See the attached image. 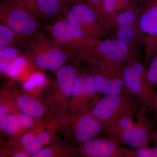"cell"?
Instances as JSON below:
<instances>
[{
	"label": "cell",
	"instance_id": "38",
	"mask_svg": "<svg viewBox=\"0 0 157 157\" xmlns=\"http://www.w3.org/2000/svg\"><path fill=\"white\" fill-rule=\"evenodd\" d=\"M155 141L156 144V147H157V137Z\"/></svg>",
	"mask_w": 157,
	"mask_h": 157
},
{
	"label": "cell",
	"instance_id": "22",
	"mask_svg": "<svg viewBox=\"0 0 157 157\" xmlns=\"http://www.w3.org/2000/svg\"><path fill=\"white\" fill-rule=\"evenodd\" d=\"M26 62L25 58L23 56H18L12 60L7 67V75L11 77H17L25 67Z\"/></svg>",
	"mask_w": 157,
	"mask_h": 157
},
{
	"label": "cell",
	"instance_id": "14",
	"mask_svg": "<svg viewBox=\"0 0 157 157\" xmlns=\"http://www.w3.org/2000/svg\"><path fill=\"white\" fill-rule=\"evenodd\" d=\"M77 71L71 65H65L59 68L56 74V81L62 96L68 97L73 92V86L77 76Z\"/></svg>",
	"mask_w": 157,
	"mask_h": 157
},
{
	"label": "cell",
	"instance_id": "28",
	"mask_svg": "<svg viewBox=\"0 0 157 157\" xmlns=\"http://www.w3.org/2000/svg\"><path fill=\"white\" fill-rule=\"evenodd\" d=\"M20 127L17 116L11 115L8 117L7 121L6 131L9 135H13L17 132Z\"/></svg>",
	"mask_w": 157,
	"mask_h": 157
},
{
	"label": "cell",
	"instance_id": "11",
	"mask_svg": "<svg viewBox=\"0 0 157 157\" xmlns=\"http://www.w3.org/2000/svg\"><path fill=\"white\" fill-rule=\"evenodd\" d=\"M78 152L86 157H131V150L124 148L111 137L91 139L81 144Z\"/></svg>",
	"mask_w": 157,
	"mask_h": 157
},
{
	"label": "cell",
	"instance_id": "12",
	"mask_svg": "<svg viewBox=\"0 0 157 157\" xmlns=\"http://www.w3.org/2000/svg\"><path fill=\"white\" fill-rule=\"evenodd\" d=\"M73 130L74 139L81 144L104 134V126L90 112H78L74 116Z\"/></svg>",
	"mask_w": 157,
	"mask_h": 157
},
{
	"label": "cell",
	"instance_id": "1",
	"mask_svg": "<svg viewBox=\"0 0 157 157\" xmlns=\"http://www.w3.org/2000/svg\"><path fill=\"white\" fill-rule=\"evenodd\" d=\"M143 108L137 113V121H133L136 115L123 116L113 121L108 128V135L121 144L134 148L149 146L155 141L157 130L155 123L146 115L141 114Z\"/></svg>",
	"mask_w": 157,
	"mask_h": 157
},
{
	"label": "cell",
	"instance_id": "15",
	"mask_svg": "<svg viewBox=\"0 0 157 157\" xmlns=\"http://www.w3.org/2000/svg\"><path fill=\"white\" fill-rule=\"evenodd\" d=\"M16 104L21 112L32 117H41L45 111V108L41 103L26 94L18 97Z\"/></svg>",
	"mask_w": 157,
	"mask_h": 157
},
{
	"label": "cell",
	"instance_id": "4",
	"mask_svg": "<svg viewBox=\"0 0 157 157\" xmlns=\"http://www.w3.org/2000/svg\"><path fill=\"white\" fill-rule=\"evenodd\" d=\"M78 53L82 60L89 63L101 62L121 66L137 58V52L116 38L98 39L87 52Z\"/></svg>",
	"mask_w": 157,
	"mask_h": 157
},
{
	"label": "cell",
	"instance_id": "30",
	"mask_svg": "<svg viewBox=\"0 0 157 157\" xmlns=\"http://www.w3.org/2000/svg\"><path fill=\"white\" fill-rule=\"evenodd\" d=\"M20 126L25 128H29L34 124V121L32 117L23 114L17 116Z\"/></svg>",
	"mask_w": 157,
	"mask_h": 157
},
{
	"label": "cell",
	"instance_id": "21",
	"mask_svg": "<svg viewBox=\"0 0 157 157\" xmlns=\"http://www.w3.org/2000/svg\"><path fill=\"white\" fill-rule=\"evenodd\" d=\"M84 1L86 4L94 11L100 23L110 32V30L104 11V0H84Z\"/></svg>",
	"mask_w": 157,
	"mask_h": 157
},
{
	"label": "cell",
	"instance_id": "16",
	"mask_svg": "<svg viewBox=\"0 0 157 157\" xmlns=\"http://www.w3.org/2000/svg\"><path fill=\"white\" fill-rule=\"evenodd\" d=\"M37 4L40 16L46 18L64 14L69 7L66 6L62 0H37Z\"/></svg>",
	"mask_w": 157,
	"mask_h": 157
},
{
	"label": "cell",
	"instance_id": "18",
	"mask_svg": "<svg viewBox=\"0 0 157 157\" xmlns=\"http://www.w3.org/2000/svg\"><path fill=\"white\" fill-rule=\"evenodd\" d=\"M141 8L134 3L121 11L116 17L115 25H139Z\"/></svg>",
	"mask_w": 157,
	"mask_h": 157
},
{
	"label": "cell",
	"instance_id": "24",
	"mask_svg": "<svg viewBox=\"0 0 157 157\" xmlns=\"http://www.w3.org/2000/svg\"><path fill=\"white\" fill-rule=\"evenodd\" d=\"M16 4L28 11L36 18L40 16L38 10L37 0H16Z\"/></svg>",
	"mask_w": 157,
	"mask_h": 157
},
{
	"label": "cell",
	"instance_id": "19",
	"mask_svg": "<svg viewBox=\"0 0 157 157\" xmlns=\"http://www.w3.org/2000/svg\"><path fill=\"white\" fill-rule=\"evenodd\" d=\"M26 40L20 36L11 29L1 23L0 24V50L22 43L24 41Z\"/></svg>",
	"mask_w": 157,
	"mask_h": 157
},
{
	"label": "cell",
	"instance_id": "32",
	"mask_svg": "<svg viewBox=\"0 0 157 157\" xmlns=\"http://www.w3.org/2000/svg\"><path fill=\"white\" fill-rule=\"evenodd\" d=\"M36 138L38 141L43 145L49 142L50 137L47 132H42L37 135Z\"/></svg>",
	"mask_w": 157,
	"mask_h": 157
},
{
	"label": "cell",
	"instance_id": "23",
	"mask_svg": "<svg viewBox=\"0 0 157 157\" xmlns=\"http://www.w3.org/2000/svg\"><path fill=\"white\" fill-rule=\"evenodd\" d=\"M147 78L153 89L157 86V50L152 57L147 71Z\"/></svg>",
	"mask_w": 157,
	"mask_h": 157
},
{
	"label": "cell",
	"instance_id": "3",
	"mask_svg": "<svg viewBox=\"0 0 157 157\" xmlns=\"http://www.w3.org/2000/svg\"><path fill=\"white\" fill-rule=\"evenodd\" d=\"M146 107L141 102L128 94L104 96L97 102L91 113L104 127L118 117L136 115Z\"/></svg>",
	"mask_w": 157,
	"mask_h": 157
},
{
	"label": "cell",
	"instance_id": "5",
	"mask_svg": "<svg viewBox=\"0 0 157 157\" xmlns=\"http://www.w3.org/2000/svg\"><path fill=\"white\" fill-rule=\"evenodd\" d=\"M49 32L56 45L76 52H87L98 40L89 37L81 29L65 19L54 24Z\"/></svg>",
	"mask_w": 157,
	"mask_h": 157
},
{
	"label": "cell",
	"instance_id": "17",
	"mask_svg": "<svg viewBox=\"0 0 157 157\" xmlns=\"http://www.w3.org/2000/svg\"><path fill=\"white\" fill-rule=\"evenodd\" d=\"M138 0H104V9L110 31L115 26V20L119 12Z\"/></svg>",
	"mask_w": 157,
	"mask_h": 157
},
{
	"label": "cell",
	"instance_id": "13",
	"mask_svg": "<svg viewBox=\"0 0 157 157\" xmlns=\"http://www.w3.org/2000/svg\"><path fill=\"white\" fill-rule=\"evenodd\" d=\"M116 39L137 52L139 46H143L144 40L139 25H121L117 27Z\"/></svg>",
	"mask_w": 157,
	"mask_h": 157
},
{
	"label": "cell",
	"instance_id": "29",
	"mask_svg": "<svg viewBox=\"0 0 157 157\" xmlns=\"http://www.w3.org/2000/svg\"><path fill=\"white\" fill-rule=\"evenodd\" d=\"M9 109L6 105L1 104L0 107V128L1 130L6 131Z\"/></svg>",
	"mask_w": 157,
	"mask_h": 157
},
{
	"label": "cell",
	"instance_id": "2",
	"mask_svg": "<svg viewBox=\"0 0 157 157\" xmlns=\"http://www.w3.org/2000/svg\"><path fill=\"white\" fill-rule=\"evenodd\" d=\"M123 79L129 94L140 101L157 117V104L154 89L147 78V67L137 59L121 66Z\"/></svg>",
	"mask_w": 157,
	"mask_h": 157
},
{
	"label": "cell",
	"instance_id": "33",
	"mask_svg": "<svg viewBox=\"0 0 157 157\" xmlns=\"http://www.w3.org/2000/svg\"><path fill=\"white\" fill-rule=\"evenodd\" d=\"M35 138V136L33 134L28 133L23 135L21 137V141L24 144L29 143Z\"/></svg>",
	"mask_w": 157,
	"mask_h": 157
},
{
	"label": "cell",
	"instance_id": "27",
	"mask_svg": "<svg viewBox=\"0 0 157 157\" xmlns=\"http://www.w3.org/2000/svg\"><path fill=\"white\" fill-rule=\"evenodd\" d=\"M42 144L35 137L33 140L25 144V151L28 155L32 156L42 150Z\"/></svg>",
	"mask_w": 157,
	"mask_h": 157
},
{
	"label": "cell",
	"instance_id": "20",
	"mask_svg": "<svg viewBox=\"0 0 157 157\" xmlns=\"http://www.w3.org/2000/svg\"><path fill=\"white\" fill-rule=\"evenodd\" d=\"M19 51L17 48L9 46L0 50V73L6 72L10 62L19 56Z\"/></svg>",
	"mask_w": 157,
	"mask_h": 157
},
{
	"label": "cell",
	"instance_id": "35",
	"mask_svg": "<svg viewBox=\"0 0 157 157\" xmlns=\"http://www.w3.org/2000/svg\"><path fill=\"white\" fill-rule=\"evenodd\" d=\"M28 155L26 153L23 152H18L16 153L13 156L14 157H28Z\"/></svg>",
	"mask_w": 157,
	"mask_h": 157
},
{
	"label": "cell",
	"instance_id": "9",
	"mask_svg": "<svg viewBox=\"0 0 157 157\" xmlns=\"http://www.w3.org/2000/svg\"><path fill=\"white\" fill-rule=\"evenodd\" d=\"M64 14L65 20L90 38L101 39L109 32L100 23L94 11L86 3L70 5Z\"/></svg>",
	"mask_w": 157,
	"mask_h": 157
},
{
	"label": "cell",
	"instance_id": "6",
	"mask_svg": "<svg viewBox=\"0 0 157 157\" xmlns=\"http://www.w3.org/2000/svg\"><path fill=\"white\" fill-rule=\"evenodd\" d=\"M0 20L15 33L27 40L37 36L39 32L37 18L16 4L1 3Z\"/></svg>",
	"mask_w": 157,
	"mask_h": 157
},
{
	"label": "cell",
	"instance_id": "8",
	"mask_svg": "<svg viewBox=\"0 0 157 157\" xmlns=\"http://www.w3.org/2000/svg\"><path fill=\"white\" fill-rule=\"evenodd\" d=\"M29 42L36 65L42 70L54 71L61 67L69 57V49L50 43L44 37H36Z\"/></svg>",
	"mask_w": 157,
	"mask_h": 157
},
{
	"label": "cell",
	"instance_id": "10",
	"mask_svg": "<svg viewBox=\"0 0 157 157\" xmlns=\"http://www.w3.org/2000/svg\"><path fill=\"white\" fill-rule=\"evenodd\" d=\"M139 26L144 40L147 67L157 50V0H144Z\"/></svg>",
	"mask_w": 157,
	"mask_h": 157
},
{
	"label": "cell",
	"instance_id": "31",
	"mask_svg": "<svg viewBox=\"0 0 157 157\" xmlns=\"http://www.w3.org/2000/svg\"><path fill=\"white\" fill-rule=\"evenodd\" d=\"M54 152L50 148H45L41 150L35 154L31 156L32 157H50L54 156Z\"/></svg>",
	"mask_w": 157,
	"mask_h": 157
},
{
	"label": "cell",
	"instance_id": "7",
	"mask_svg": "<svg viewBox=\"0 0 157 157\" xmlns=\"http://www.w3.org/2000/svg\"><path fill=\"white\" fill-rule=\"evenodd\" d=\"M90 64L91 65L90 73L94 78L97 91L104 96L121 94L131 95L124 84L121 66L101 62Z\"/></svg>",
	"mask_w": 157,
	"mask_h": 157
},
{
	"label": "cell",
	"instance_id": "26",
	"mask_svg": "<svg viewBox=\"0 0 157 157\" xmlns=\"http://www.w3.org/2000/svg\"><path fill=\"white\" fill-rule=\"evenodd\" d=\"M45 81V78L42 73H35L31 76L29 81L23 84L25 89L29 90L33 88L43 84Z\"/></svg>",
	"mask_w": 157,
	"mask_h": 157
},
{
	"label": "cell",
	"instance_id": "36",
	"mask_svg": "<svg viewBox=\"0 0 157 157\" xmlns=\"http://www.w3.org/2000/svg\"><path fill=\"white\" fill-rule=\"evenodd\" d=\"M1 3H14L16 4V0H1Z\"/></svg>",
	"mask_w": 157,
	"mask_h": 157
},
{
	"label": "cell",
	"instance_id": "25",
	"mask_svg": "<svg viewBox=\"0 0 157 157\" xmlns=\"http://www.w3.org/2000/svg\"><path fill=\"white\" fill-rule=\"evenodd\" d=\"M131 157H157V147L146 146L131 150Z\"/></svg>",
	"mask_w": 157,
	"mask_h": 157
},
{
	"label": "cell",
	"instance_id": "34",
	"mask_svg": "<svg viewBox=\"0 0 157 157\" xmlns=\"http://www.w3.org/2000/svg\"><path fill=\"white\" fill-rule=\"evenodd\" d=\"M66 6L69 7L70 5L79 3H85L84 0H62Z\"/></svg>",
	"mask_w": 157,
	"mask_h": 157
},
{
	"label": "cell",
	"instance_id": "37",
	"mask_svg": "<svg viewBox=\"0 0 157 157\" xmlns=\"http://www.w3.org/2000/svg\"><path fill=\"white\" fill-rule=\"evenodd\" d=\"M155 96L156 101L157 104V92L156 93H155Z\"/></svg>",
	"mask_w": 157,
	"mask_h": 157
}]
</instances>
